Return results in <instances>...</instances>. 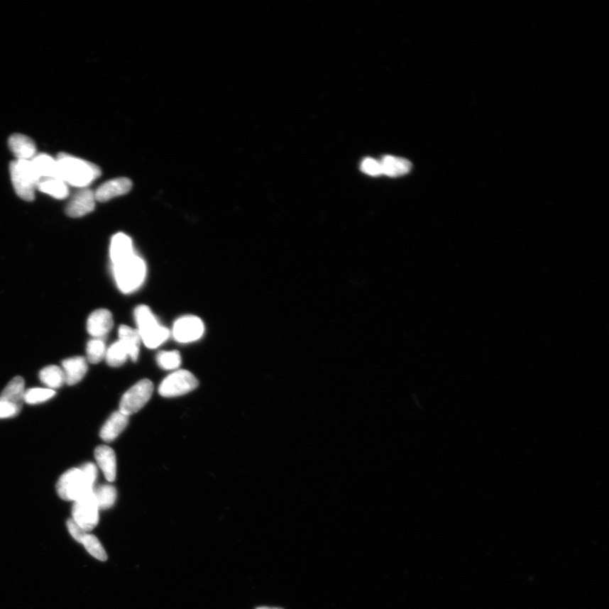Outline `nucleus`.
<instances>
[{"label": "nucleus", "instance_id": "14", "mask_svg": "<svg viewBox=\"0 0 609 609\" xmlns=\"http://www.w3.org/2000/svg\"><path fill=\"white\" fill-rule=\"evenodd\" d=\"M133 245L129 236L123 233H118L112 238L110 245V258L113 265H116L133 256Z\"/></svg>", "mask_w": 609, "mask_h": 609}, {"label": "nucleus", "instance_id": "15", "mask_svg": "<svg viewBox=\"0 0 609 609\" xmlns=\"http://www.w3.org/2000/svg\"><path fill=\"white\" fill-rule=\"evenodd\" d=\"M65 383L69 385H77L81 382L87 372V363L82 356H75L65 359L62 363Z\"/></svg>", "mask_w": 609, "mask_h": 609}, {"label": "nucleus", "instance_id": "27", "mask_svg": "<svg viewBox=\"0 0 609 609\" xmlns=\"http://www.w3.org/2000/svg\"><path fill=\"white\" fill-rule=\"evenodd\" d=\"M55 395V391L50 388H31L25 392L24 401L29 405L45 402Z\"/></svg>", "mask_w": 609, "mask_h": 609}, {"label": "nucleus", "instance_id": "33", "mask_svg": "<svg viewBox=\"0 0 609 609\" xmlns=\"http://www.w3.org/2000/svg\"><path fill=\"white\" fill-rule=\"evenodd\" d=\"M257 609H281V608H268V607H262V608H257Z\"/></svg>", "mask_w": 609, "mask_h": 609}, {"label": "nucleus", "instance_id": "21", "mask_svg": "<svg viewBox=\"0 0 609 609\" xmlns=\"http://www.w3.org/2000/svg\"><path fill=\"white\" fill-rule=\"evenodd\" d=\"M35 170H36L41 180L48 178H58V167H57L56 158L48 154H37L32 160Z\"/></svg>", "mask_w": 609, "mask_h": 609}, {"label": "nucleus", "instance_id": "29", "mask_svg": "<svg viewBox=\"0 0 609 609\" xmlns=\"http://www.w3.org/2000/svg\"><path fill=\"white\" fill-rule=\"evenodd\" d=\"M157 363L161 368L165 370L178 369L182 364V356L179 351H162L157 356Z\"/></svg>", "mask_w": 609, "mask_h": 609}, {"label": "nucleus", "instance_id": "22", "mask_svg": "<svg viewBox=\"0 0 609 609\" xmlns=\"http://www.w3.org/2000/svg\"><path fill=\"white\" fill-rule=\"evenodd\" d=\"M38 190L56 199H65L69 196V185L57 177L42 180L38 185Z\"/></svg>", "mask_w": 609, "mask_h": 609}, {"label": "nucleus", "instance_id": "24", "mask_svg": "<svg viewBox=\"0 0 609 609\" xmlns=\"http://www.w3.org/2000/svg\"><path fill=\"white\" fill-rule=\"evenodd\" d=\"M94 493L99 510L109 509L116 501V489L110 485H101L94 489Z\"/></svg>", "mask_w": 609, "mask_h": 609}, {"label": "nucleus", "instance_id": "3", "mask_svg": "<svg viewBox=\"0 0 609 609\" xmlns=\"http://www.w3.org/2000/svg\"><path fill=\"white\" fill-rule=\"evenodd\" d=\"M113 271L119 289L129 294L142 286L147 269L143 259L134 254L125 262L113 265Z\"/></svg>", "mask_w": 609, "mask_h": 609}, {"label": "nucleus", "instance_id": "25", "mask_svg": "<svg viewBox=\"0 0 609 609\" xmlns=\"http://www.w3.org/2000/svg\"><path fill=\"white\" fill-rule=\"evenodd\" d=\"M128 357H129V355H128L126 348L124 347L120 341L114 343L108 349V351H106V361H107V363L110 366H113V368L122 366L126 363Z\"/></svg>", "mask_w": 609, "mask_h": 609}, {"label": "nucleus", "instance_id": "17", "mask_svg": "<svg viewBox=\"0 0 609 609\" xmlns=\"http://www.w3.org/2000/svg\"><path fill=\"white\" fill-rule=\"evenodd\" d=\"M128 417H129L121 413L120 410L114 412L102 427L101 439L105 442H111V441L116 439L119 435L125 430L128 424Z\"/></svg>", "mask_w": 609, "mask_h": 609}, {"label": "nucleus", "instance_id": "26", "mask_svg": "<svg viewBox=\"0 0 609 609\" xmlns=\"http://www.w3.org/2000/svg\"><path fill=\"white\" fill-rule=\"evenodd\" d=\"M81 544L85 547L88 553L94 556L97 559L101 560V561L107 560V554H106L104 547L102 546L99 540L95 536L87 533L82 538Z\"/></svg>", "mask_w": 609, "mask_h": 609}, {"label": "nucleus", "instance_id": "31", "mask_svg": "<svg viewBox=\"0 0 609 609\" xmlns=\"http://www.w3.org/2000/svg\"><path fill=\"white\" fill-rule=\"evenodd\" d=\"M21 412L14 405L0 400V419L16 417Z\"/></svg>", "mask_w": 609, "mask_h": 609}, {"label": "nucleus", "instance_id": "9", "mask_svg": "<svg viewBox=\"0 0 609 609\" xmlns=\"http://www.w3.org/2000/svg\"><path fill=\"white\" fill-rule=\"evenodd\" d=\"M204 324L196 316H184L175 322L173 335L176 341L192 343L198 341L204 334Z\"/></svg>", "mask_w": 609, "mask_h": 609}, {"label": "nucleus", "instance_id": "8", "mask_svg": "<svg viewBox=\"0 0 609 609\" xmlns=\"http://www.w3.org/2000/svg\"><path fill=\"white\" fill-rule=\"evenodd\" d=\"M99 507L94 491L76 502L72 509L73 520L86 532L91 531L99 523Z\"/></svg>", "mask_w": 609, "mask_h": 609}, {"label": "nucleus", "instance_id": "7", "mask_svg": "<svg viewBox=\"0 0 609 609\" xmlns=\"http://www.w3.org/2000/svg\"><path fill=\"white\" fill-rule=\"evenodd\" d=\"M153 393V383L149 379H143L122 396L119 410L127 417L138 412L151 399Z\"/></svg>", "mask_w": 609, "mask_h": 609}, {"label": "nucleus", "instance_id": "2", "mask_svg": "<svg viewBox=\"0 0 609 609\" xmlns=\"http://www.w3.org/2000/svg\"><path fill=\"white\" fill-rule=\"evenodd\" d=\"M135 317L141 339L148 348H158L170 337V330L158 323L148 307L142 304L136 307Z\"/></svg>", "mask_w": 609, "mask_h": 609}, {"label": "nucleus", "instance_id": "1", "mask_svg": "<svg viewBox=\"0 0 609 609\" xmlns=\"http://www.w3.org/2000/svg\"><path fill=\"white\" fill-rule=\"evenodd\" d=\"M56 160L58 178L72 187L87 188L101 175L100 168L94 163L68 153H60Z\"/></svg>", "mask_w": 609, "mask_h": 609}, {"label": "nucleus", "instance_id": "19", "mask_svg": "<svg viewBox=\"0 0 609 609\" xmlns=\"http://www.w3.org/2000/svg\"><path fill=\"white\" fill-rule=\"evenodd\" d=\"M119 341L126 348L130 358L136 361L140 352L141 339L138 330L126 325H122L119 329Z\"/></svg>", "mask_w": 609, "mask_h": 609}, {"label": "nucleus", "instance_id": "5", "mask_svg": "<svg viewBox=\"0 0 609 609\" xmlns=\"http://www.w3.org/2000/svg\"><path fill=\"white\" fill-rule=\"evenodd\" d=\"M94 483L81 468H72L60 476L56 489L62 500L76 502L94 491Z\"/></svg>", "mask_w": 609, "mask_h": 609}, {"label": "nucleus", "instance_id": "30", "mask_svg": "<svg viewBox=\"0 0 609 609\" xmlns=\"http://www.w3.org/2000/svg\"><path fill=\"white\" fill-rule=\"evenodd\" d=\"M361 170L371 176L382 175L380 162L372 158H366L361 162Z\"/></svg>", "mask_w": 609, "mask_h": 609}, {"label": "nucleus", "instance_id": "6", "mask_svg": "<svg viewBox=\"0 0 609 609\" xmlns=\"http://www.w3.org/2000/svg\"><path fill=\"white\" fill-rule=\"evenodd\" d=\"M197 378L187 370H177L163 379L158 388V393L165 398L182 396L196 390Z\"/></svg>", "mask_w": 609, "mask_h": 609}, {"label": "nucleus", "instance_id": "20", "mask_svg": "<svg viewBox=\"0 0 609 609\" xmlns=\"http://www.w3.org/2000/svg\"><path fill=\"white\" fill-rule=\"evenodd\" d=\"M382 175L388 177H399L408 174L412 170V163L405 158L395 156H385L380 161Z\"/></svg>", "mask_w": 609, "mask_h": 609}, {"label": "nucleus", "instance_id": "13", "mask_svg": "<svg viewBox=\"0 0 609 609\" xmlns=\"http://www.w3.org/2000/svg\"><path fill=\"white\" fill-rule=\"evenodd\" d=\"M9 148L18 160H32L37 155L36 144L25 135H12L9 139Z\"/></svg>", "mask_w": 609, "mask_h": 609}, {"label": "nucleus", "instance_id": "32", "mask_svg": "<svg viewBox=\"0 0 609 609\" xmlns=\"http://www.w3.org/2000/svg\"><path fill=\"white\" fill-rule=\"evenodd\" d=\"M67 527L70 535L72 536L75 540L78 542H80L81 544L82 538L84 537V536L86 535L87 532L84 531V530L80 526H79V525L76 522H75L73 519H70L68 520Z\"/></svg>", "mask_w": 609, "mask_h": 609}, {"label": "nucleus", "instance_id": "16", "mask_svg": "<svg viewBox=\"0 0 609 609\" xmlns=\"http://www.w3.org/2000/svg\"><path fill=\"white\" fill-rule=\"evenodd\" d=\"M95 458L105 478L109 482H114L116 478V456L114 450L106 445H101L95 449Z\"/></svg>", "mask_w": 609, "mask_h": 609}, {"label": "nucleus", "instance_id": "23", "mask_svg": "<svg viewBox=\"0 0 609 609\" xmlns=\"http://www.w3.org/2000/svg\"><path fill=\"white\" fill-rule=\"evenodd\" d=\"M39 378L43 385L50 387V390L60 388L65 382L63 370L54 365L44 368L39 373Z\"/></svg>", "mask_w": 609, "mask_h": 609}, {"label": "nucleus", "instance_id": "4", "mask_svg": "<svg viewBox=\"0 0 609 609\" xmlns=\"http://www.w3.org/2000/svg\"><path fill=\"white\" fill-rule=\"evenodd\" d=\"M11 178L15 191L21 199L31 202L35 198V191L41 182L31 160H16L11 163Z\"/></svg>", "mask_w": 609, "mask_h": 609}, {"label": "nucleus", "instance_id": "28", "mask_svg": "<svg viewBox=\"0 0 609 609\" xmlns=\"http://www.w3.org/2000/svg\"><path fill=\"white\" fill-rule=\"evenodd\" d=\"M105 344L100 339H92L87 344V360L92 364H98L105 358Z\"/></svg>", "mask_w": 609, "mask_h": 609}, {"label": "nucleus", "instance_id": "12", "mask_svg": "<svg viewBox=\"0 0 609 609\" xmlns=\"http://www.w3.org/2000/svg\"><path fill=\"white\" fill-rule=\"evenodd\" d=\"M131 188L132 182L130 179L121 177L109 180L94 192L96 201L105 202L112 200L117 197L126 195Z\"/></svg>", "mask_w": 609, "mask_h": 609}, {"label": "nucleus", "instance_id": "10", "mask_svg": "<svg viewBox=\"0 0 609 609\" xmlns=\"http://www.w3.org/2000/svg\"><path fill=\"white\" fill-rule=\"evenodd\" d=\"M95 193L87 188L81 189L66 207V214L72 218L83 217L92 213L96 205Z\"/></svg>", "mask_w": 609, "mask_h": 609}, {"label": "nucleus", "instance_id": "18", "mask_svg": "<svg viewBox=\"0 0 609 609\" xmlns=\"http://www.w3.org/2000/svg\"><path fill=\"white\" fill-rule=\"evenodd\" d=\"M25 382L21 377L12 378L0 395V400L16 406L21 410L25 396Z\"/></svg>", "mask_w": 609, "mask_h": 609}, {"label": "nucleus", "instance_id": "11", "mask_svg": "<svg viewBox=\"0 0 609 609\" xmlns=\"http://www.w3.org/2000/svg\"><path fill=\"white\" fill-rule=\"evenodd\" d=\"M114 321L111 312L99 309L92 313L87 320V332L94 339H102L111 331Z\"/></svg>", "mask_w": 609, "mask_h": 609}]
</instances>
